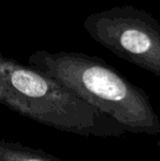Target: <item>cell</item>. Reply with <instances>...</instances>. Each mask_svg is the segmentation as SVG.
Returning a JSON list of instances; mask_svg holds the SVG:
<instances>
[{
  "label": "cell",
  "mask_w": 160,
  "mask_h": 161,
  "mask_svg": "<svg viewBox=\"0 0 160 161\" xmlns=\"http://www.w3.org/2000/svg\"><path fill=\"white\" fill-rule=\"evenodd\" d=\"M28 63L116 121L125 131L160 134V119L149 96L101 58L76 52L37 51Z\"/></svg>",
  "instance_id": "6da1fadb"
},
{
  "label": "cell",
  "mask_w": 160,
  "mask_h": 161,
  "mask_svg": "<svg viewBox=\"0 0 160 161\" xmlns=\"http://www.w3.org/2000/svg\"><path fill=\"white\" fill-rule=\"evenodd\" d=\"M0 104L51 128L85 137H120L123 127L40 70L0 53Z\"/></svg>",
  "instance_id": "7a4b0ae2"
},
{
  "label": "cell",
  "mask_w": 160,
  "mask_h": 161,
  "mask_svg": "<svg viewBox=\"0 0 160 161\" xmlns=\"http://www.w3.org/2000/svg\"><path fill=\"white\" fill-rule=\"evenodd\" d=\"M83 28L114 55L160 77V24L147 11L113 7L88 15Z\"/></svg>",
  "instance_id": "3957f363"
},
{
  "label": "cell",
  "mask_w": 160,
  "mask_h": 161,
  "mask_svg": "<svg viewBox=\"0 0 160 161\" xmlns=\"http://www.w3.org/2000/svg\"><path fill=\"white\" fill-rule=\"evenodd\" d=\"M0 161H64L56 156L20 142L0 139Z\"/></svg>",
  "instance_id": "277c9868"
}]
</instances>
